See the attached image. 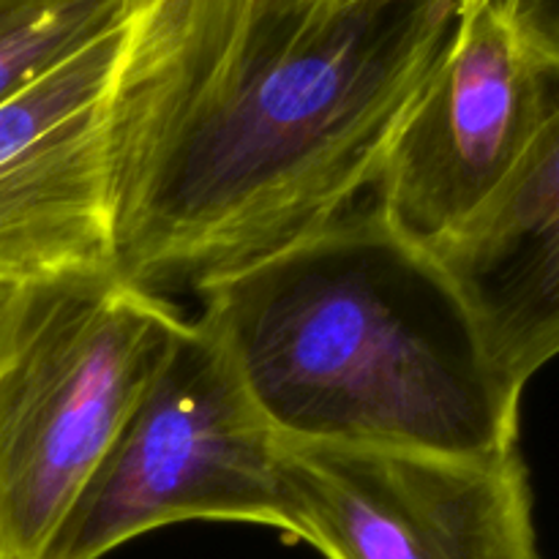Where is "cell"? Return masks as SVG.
<instances>
[{
  "label": "cell",
  "mask_w": 559,
  "mask_h": 559,
  "mask_svg": "<svg viewBox=\"0 0 559 559\" xmlns=\"http://www.w3.org/2000/svg\"><path fill=\"white\" fill-rule=\"evenodd\" d=\"M456 0H136L109 98L115 271L200 295L353 213Z\"/></svg>",
  "instance_id": "1"
},
{
  "label": "cell",
  "mask_w": 559,
  "mask_h": 559,
  "mask_svg": "<svg viewBox=\"0 0 559 559\" xmlns=\"http://www.w3.org/2000/svg\"><path fill=\"white\" fill-rule=\"evenodd\" d=\"M205 322L278 437L442 456L516 451L522 388L445 267L374 205L218 278Z\"/></svg>",
  "instance_id": "2"
},
{
  "label": "cell",
  "mask_w": 559,
  "mask_h": 559,
  "mask_svg": "<svg viewBox=\"0 0 559 559\" xmlns=\"http://www.w3.org/2000/svg\"><path fill=\"white\" fill-rule=\"evenodd\" d=\"M183 317L118 271L0 289V559H47Z\"/></svg>",
  "instance_id": "3"
},
{
  "label": "cell",
  "mask_w": 559,
  "mask_h": 559,
  "mask_svg": "<svg viewBox=\"0 0 559 559\" xmlns=\"http://www.w3.org/2000/svg\"><path fill=\"white\" fill-rule=\"evenodd\" d=\"M180 522H243L304 540L278 435L202 320L169 338L47 559H102Z\"/></svg>",
  "instance_id": "4"
},
{
  "label": "cell",
  "mask_w": 559,
  "mask_h": 559,
  "mask_svg": "<svg viewBox=\"0 0 559 559\" xmlns=\"http://www.w3.org/2000/svg\"><path fill=\"white\" fill-rule=\"evenodd\" d=\"M557 96L559 71L530 52L495 0L464 5L451 47L388 145L371 205L435 251L516 173Z\"/></svg>",
  "instance_id": "5"
},
{
  "label": "cell",
  "mask_w": 559,
  "mask_h": 559,
  "mask_svg": "<svg viewBox=\"0 0 559 559\" xmlns=\"http://www.w3.org/2000/svg\"><path fill=\"white\" fill-rule=\"evenodd\" d=\"M304 544L328 559H540L519 448L469 459L278 437Z\"/></svg>",
  "instance_id": "6"
},
{
  "label": "cell",
  "mask_w": 559,
  "mask_h": 559,
  "mask_svg": "<svg viewBox=\"0 0 559 559\" xmlns=\"http://www.w3.org/2000/svg\"><path fill=\"white\" fill-rule=\"evenodd\" d=\"M126 22L0 102V287L115 271L109 98Z\"/></svg>",
  "instance_id": "7"
},
{
  "label": "cell",
  "mask_w": 559,
  "mask_h": 559,
  "mask_svg": "<svg viewBox=\"0 0 559 559\" xmlns=\"http://www.w3.org/2000/svg\"><path fill=\"white\" fill-rule=\"evenodd\" d=\"M431 254L497 369L524 391L559 355V96L516 173Z\"/></svg>",
  "instance_id": "8"
},
{
  "label": "cell",
  "mask_w": 559,
  "mask_h": 559,
  "mask_svg": "<svg viewBox=\"0 0 559 559\" xmlns=\"http://www.w3.org/2000/svg\"><path fill=\"white\" fill-rule=\"evenodd\" d=\"M136 0H0V102L129 20Z\"/></svg>",
  "instance_id": "9"
},
{
  "label": "cell",
  "mask_w": 559,
  "mask_h": 559,
  "mask_svg": "<svg viewBox=\"0 0 559 559\" xmlns=\"http://www.w3.org/2000/svg\"><path fill=\"white\" fill-rule=\"evenodd\" d=\"M530 52L559 71V0H495Z\"/></svg>",
  "instance_id": "10"
},
{
  "label": "cell",
  "mask_w": 559,
  "mask_h": 559,
  "mask_svg": "<svg viewBox=\"0 0 559 559\" xmlns=\"http://www.w3.org/2000/svg\"><path fill=\"white\" fill-rule=\"evenodd\" d=\"M456 3H459V5H462V9H464V5H469V3H475V0H456Z\"/></svg>",
  "instance_id": "11"
},
{
  "label": "cell",
  "mask_w": 559,
  "mask_h": 559,
  "mask_svg": "<svg viewBox=\"0 0 559 559\" xmlns=\"http://www.w3.org/2000/svg\"><path fill=\"white\" fill-rule=\"evenodd\" d=\"M0 289H3V287H0Z\"/></svg>",
  "instance_id": "12"
}]
</instances>
